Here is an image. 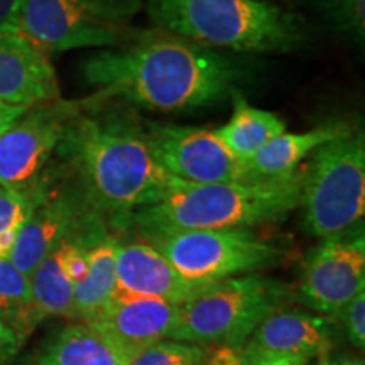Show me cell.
Returning a JSON list of instances; mask_svg holds the SVG:
<instances>
[{
  "mask_svg": "<svg viewBox=\"0 0 365 365\" xmlns=\"http://www.w3.org/2000/svg\"><path fill=\"white\" fill-rule=\"evenodd\" d=\"M83 76L100 100L124 98L158 112H185L234 93L242 71L232 58L173 34H153L88 58Z\"/></svg>",
  "mask_w": 365,
  "mask_h": 365,
  "instance_id": "1",
  "label": "cell"
},
{
  "mask_svg": "<svg viewBox=\"0 0 365 365\" xmlns=\"http://www.w3.org/2000/svg\"><path fill=\"white\" fill-rule=\"evenodd\" d=\"M63 144L78 168L90 207L100 215L129 218L186 185L163 170L145 130L125 118L76 115Z\"/></svg>",
  "mask_w": 365,
  "mask_h": 365,
  "instance_id": "2",
  "label": "cell"
},
{
  "mask_svg": "<svg viewBox=\"0 0 365 365\" xmlns=\"http://www.w3.org/2000/svg\"><path fill=\"white\" fill-rule=\"evenodd\" d=\"M304 171L274 180L182 185L129 217L143 235L178 230H240L277 222L299 207Z\"/></svg>",
  "mask_w": 365,
  "mask_h": 365,
  "instance_id": "3",
  "label": "cell"
},
{
  "mask_svg": "<svg viewBox=\"0 0 365 365\" xmlns=\"http://www.w3.org/2000/svg\"><path fill=\"white\" fill-rule=\"evenodd\" d=\"M161 33L210 49L291 53L307 43L303 21L269 0H143Z\"/></svg>",
  "mask_w": 365,
  "mask_h": 365,
  "instance_id": "4",
  "label": "cell"
},
{
  "mask_svg": "<svg viewBox=\"0 0 365 365\" xmlns=\"http://www.w3.org/2000/svg\"><path fill=\"white\" fill-rule=\"evenodd\" d=\"M289 298L286 282L257 272L213 282L181 304L170 339L242 349L255 328Z\"/></svg>",
  "mask_w": 365,
  "mask_h": 365,
  "instance_id": "5",
  "label": "cell"
},
{
  "mask_svg": "<svg viewBox=\"0 0 365 365\" xmlns=\"http://www.w3.org/2000/svg\"><path fill=\"white\" fill-rule=\"evenodd\" d=\"M299 207L304 228L318 239L357 227L365 213V137L349 132L313 154L304 170Z\"/></svg>",
  "mask_w": 365,
  "mask_h": 365,
  "instance_id": "6",
  "label": "cell"
},
{
  "mask_svg": "<svg viewBox=\"0 0 365 365\" xmlns=\"http://www.w3.org/2000/svg\"><path fill=\"white\" fill-rule=\"evenodd\" d=\"M143 0H24L17 33L39 51L124 44Z\"/></svg>",
  "mask_w": 365,
  "mask_h": 365,
  "instance_id": "7",
  "label": "cell"
},
{
  "mask_svg": "<svg viewBox=\"0 0 365 365\" xmlns=\"http://www.w3.org/2000/svg\"><path fill=\"white\" fill-rule=\"evenodd\" d=\"M181 276L213 284L277 266L286 250L249 228L240 230H178L144 235Z\"/></svg>",
  "mask_w": 365,
  "mask_h": 365,
  "instance_id": "8",
  "label": "cell"
},
{
  "mask_svg": "<svg viewBox=\"0 0 365 365\" xmlns=\"http://www.w3.org/2000/svg\"><path fill=\"white\" fill-rule=\"evenodd\" d=\"M365 287L364 223L323 239L309 250L291 298L335 322L341 309Z\"/></svg>",
  "mask_w": 365,
  "mask_h": 365,
  "instance_id": "9",
  "label": "cell"
},
{
  "mask_svg": "<svg viewBox=\"0 0 365 365\" xmlns=\"http://www.w3.org/2000/svg\"><path fill=\"white\" fill-rule=\"evenodd\" d=\"M76 105L58 102L27 110L0 134V186L33 190L36 178L63 144Z\"/></svg>",
  "mask_w": 365,
  "mask_h": 365,
  "instance_id": "10",
  "label": "cell"
},
{
  "mask_svg": "<svg viewBox=\"0 0 365 365\" xmlns=\"http://www.w3.org/2000/svg\"><path fill=\"white\" fill-rule=\"evenodd\" d=\"M150 149L173 178L188 185L245 180L244 164L232 156L215 130L176 124H149Z\"/></svg>",
  "mask_w": 365,
  "mask_h": 365,
  "instance_id": "11",
  "label": "cell"
},
{
  "mask_svg": "<svg viewBox=\"0 0 365 365\" xmlns=\"http://www.w3.org/2000/svg\"><path fill=\"white\" fill-rule=\"evenodd\" d=\"M335 322L312 312L277 309L242 345V359L287 357L308 364L327 359L333 346Z\"/></svg>",
  "mask_w": 365,
  "mask_h": 365,
  "instance_id": "12",
  "label": "cell"
},
{
  "mask_svg": "<svg viewBox=\"0 0 365 365\" xmlns=\"http://www.w3.org/2000/svg\"><path fill=\"white\" fill-rule=\"evenodd\" d=\"M90 210L81 185L51 195L39 190L38 200L17 234L11 262L31 277L41 261L78 225Z\"/></svg>",
  "mask_w": 365,
  "mask_h": 365,
  "instance_id": "13",
  "label": "cell"
},
{
  "mask_svg": "<svg viewBox=\"0 0 365 365\" xmlns=\"http://www.w3.org/2000/svg\"><path fill=\"white\" fill-rule=\"evenodd\" d=\"M180 304L163 299L115 291L88 325L135 357L148 346L170 339L180 317Z\"/></svg>",
  "mask_w": 365,
  "mask_h": 365,
  "instance_id": "14",
  "label": "cell"
},
{
  "mask_svg": "<svg viewBox=\"0 0 365 365\" xmlns=\"http://www.w3.org/2000/svg\"><path fill=\"white\" fill-rule=\"evenodd\" d=\"M117 291L185 304L208 284L186 279L149 242H118Z\"/></svg>",
  "mask_w": 365,
  "mask_h": 365,
  "instance_id": "15",
  "label": "cell"
},
{
  "mask_svg": "<svg viewBox=\"0 0 365 365\" xmlns=\"http://www.w3.org/2000/svg\"><path fill=\"white\" fill-rule=\"evenodd\" d=\"M58 97L51 63L19 33H0V103L33 108Z\"/></svg>",
  "mask_w": 365,
  "mask_h": 365,
  "instance_id": "16",
  "label": "cell"
},
{
  "mask_svg": "<svg viewBox=\"0 0 365 365\" xmlns=\"http://www.w3.org/2000/svg\"><path fill=\"white\" fill-rule=\"evenodd\" d=\"M349 132L352 129L344 122H330L307 132H282L245 163V180H274L293 175L322 145Z\"/></svg>",
  "mask_w": 365,
  "mask_h": 365,
  "instance_id": "17",
  "label": "cell"
},
{
  "mask_svg": "<svg viewBox=\"0 0 365 365\" xmlns=\"http://www.w3.org/2000/svg\"><path fill=\"white\" fill-rule=\"evenodd\" d=\"M118 240L108 232L103 218L93 228L86 247L88 272L73 287V319L88 323L117 291L115 255Z\"/></svg>",
  "mask_w": 365,
  "mask_h": 365,
  "instance_id": "18",
  "label": "cell"
},
{
  "mask_svg": "<svg viewBox=\"0 0 365 365\" xmlns=\"http://www.w3.org/2000/svg\"><path fill=\"white\" fill-rule=\"evenodd\" d=\"M134 355L88 323L63 328L44 349L38 365H129Z\"/></svg>",
  "mask_w": 365,
  "mask_h": 365,
  "instance_id": "19",
  "label": "cell"
},
{
  "mask_svg": "<svg viewBox=\"0 0 365 365\" xmlns=\"http://www.w3.org/2000/svg\"><path fill=\"white\" fill-rule=\"evenodd\" d=\"M286 132V122L274 112L252 107L234 91V112L230 120L215 130L232 156L244 164L254 158L274 137Z\"/></svg>",
  "mask_w": 365,
  "mask_h": 365,
  "instance_id": "20",
  "label": "cell"
},
{
  "mask_svg": "<svg viewBox=\"0 0 365 365\" xmlns=\"http://www.w3.org/2000/svg\"><path fill=\"white\" fill-rule=\"evenodd\" d=\"M68 235L46 255L36 271L31 274L34 312L38 322L48 317L73 319V284L65 267Z\"/></svg>",
  "mask_w": 365,
  "mask_h": 365,
  "instance_id": "21",
  "label": "cell"
},
{
  "mask_svg": "<svg viewBox=\"0 0 365 365\" xmlns=\"http://www.w3.org/2000/svg\"><path fill=\"white\" fill-rule=\"evenodd\" d=\"M0 322L21 340L39 323L34 312L31 277L14 266L11 259L0 261Z\"/></svg>",
  "mask_w": 365,
  "mask_h": 365,
  "instance_id": "22",
  "label": "cell"
},
{
  "mask_svg": "<svg viewBox=\"0 0 365 365\" xmlns=\"http://www.w3.org/2000/svg\"><path fill=\"white\" fill-rule=\"evenodd\" d=\"M325 19L357 48L365 41V0H318Z\"/></svg>",
  "mask_w": 365,
  "mask_h": 365,
  "instance_id": "23",
  "label": "cell"
},
{
  "mask_svg": "<svg viewBox=\"0 0 365 365\" xmlns=\"http://www.w3.org/2000/svg\"><path fill=\"white\" fill-rule=\"evenodd\" d=\"M207 355V346L161 340L137 354L129 365H203Z\"/></svg>",
  "mask_w": 365,
  "mask_h": 365,
  "instance_id": "24",
  "label": "cell"
},
{
  "mask_svg": "<svg viewBox=\"0 0 365 365\" xmlns=\"http://www.w3.org/2000/svg\"><path fill=\"white\" fill-rule=\"evenodd\" d=\"M39 188L17 190L0 186V232L21 227L38 200Z\"/></svg>",
  "mask_w": 365,
  "mask_h": 365,
  "instance_id": "25",
  "label": "cell"
},
{
  "mask_svg": "<svg viewBox=\"0 0 365 365\" xmlns=\"http://www.w3.org/2000/svg\"><path fill=\"white\" fill-rule=\"evenodd\" d=\"M335 323H341L346 336L355 349H365V293L355 296L346 307L341 309Z\"/></svg>",
  "mask_w": 365,
  "mask_h": 365,
  "instance_id": "26",
  "label": "cell"
},
{
  "mask_svg": "<svg viewBox=\"0 0 365 365\" xmlns=\"http://www.w3.org/2000/svg\"><path fill=\"white\" fill-rule=\"evenodd\" d=\"M24 0H0V33H17V19Z\"/></svg>",
  "mask_w": 365,
  "mask_h": 365,
  "instance_id": "27",
  "label": "cell"
},
{
  "mask_svg": "<svg viewBox=\"0 0 365 365\" xmlns=\"http://www.w3.org/2000/svg\"><path fill=\"white\" fill-rule=\"evenodd\" d=\"M203 365H242L240 349L227 345H217L213 350H208Z\"/></svg>",
  "mask_w": 365,
  "mask_h": 365,
  "instance_id": "28",
  "label": "cell"
},
{
  "mask_svg": "<svg viewBox=\"0 0 365 365\" xmlns=\"http://www.w3.org/2000/svg\"><path fill=\"white\" fill-rule=\"evenodd\" d=\"M22 340L7 325L0 322V365H7L17 354Z\"/></svg>",
  "mask_w": 365,
  "mask_h": 365,
  "instance_id": "29",
  "label": "cell"
},
{
  "mask_svg": "<svg viewBox=\"0 0 365 365\" xmlns=\"http://www.w3.org/2000/svg\"><path fill=\"white\" fill-rule=\"evenodd\" d=\"M29 110L27 107H19V105H7L0 103V134L7 130L17 118H21L24 113Z\"/></svg>",
  "mask_w": 365,
  "mask_h": 365,
  "instance_id": "30",
  "label": "cell"
},
{
  "mask_svg": "<svg viewBox=\"0 0 365 365\" xmlns=\"http://www.w3.org/2000/svg\"><path fill=\"white\" fill-rule=\"evenodd\" d=\"M21 227L9 228L6 232H0V261H4V259H11V254L14 250V245H16L17 234H19Z\"/></svg>",
  "mask_w": 365,
  "mask_h": 365,
  "instance_id": "31",
  "label": "cell"
},
{
  "mask_svg": "<svg viewBox=\"0 0 365 365\" xmlns=\"http://www.w3.org/2000/svg\"><path fill=\"white\" fill-rule=\"evenodd\" d=\"M242 365H307L301 360L287 357H255L242 359Z\"/></svg>",
  "mask_w": 365,
  "mask_h": 365,
  "instance_id": "32",
  "label": "cell"
},
{
  "mask_svg": "<svg viewBox=\"0 0 365 365\" xmlns=\"http://www.w3.org/2000/svg\"><path fill=\"white\" fill-rule=\"evenodd\" d=\"M328 365H365L362 359L354 355H339L335 359H328Z\"/></svg>",
  "mask_w": 365,
  "mask_h": 365,
  "instance_id": "33",
  "label": "cell"
},
{
  "mask_svg": "<svg viewBox=\"0 0 365 365\" xmlns=\"http://www.w3.org/2000/svg\"><path fill=\"white\" fill-rule=\"evenodd\" d=\"M318 365H328V357H327V359H322V360H319Z\"/></svg>",
  "mask_w": 365,
  "mask_h": 365,
  "instance_id": "34",
  "label": "cell"
}]
</instances>
